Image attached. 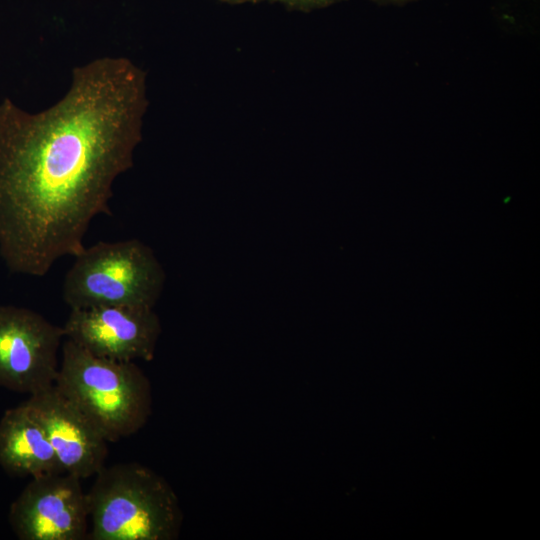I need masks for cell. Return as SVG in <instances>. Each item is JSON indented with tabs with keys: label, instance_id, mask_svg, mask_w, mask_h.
Wrapping results in <instances>:
<instances>
[{
	"label": "cell",
	"instance_id": "6da1fadb",
	"mask_svg": "<svg viewBox=\"0 0 540 540\" xmlns=\"http://www.w3.org/2000/svg\"><path fill=\"white\" fill-rule=\"evenodd\" d=\"M147 107L146 74L124 57L75 67L65 96L40 113L0 104V256L11 272L43 277L85 247L133 167Z\"/></svg>",
	"mask_w": 540,
	"mask_h": 540
},
{
	"label": "cell",
	"instance_id": "7a4b0ae2",
	"mask_svg": "<svg viewBox=\"0 0 540 540\" xmlns=\"http://www.w3.org/2000/svg\"><path fill=\"white\" fill-rule=\"evenodd\" d=\"M91 540H173L182 511L168 482L135 462L104 466L86 493Z\"/></svg>",
	"mask_w": 540,
	"mask_h": 540
},
{
	"label": "cell",
	"instance_id": "3957f363",
	"mask_svg": "<svg viewBox=\"0 0 540 540\" xmlns=\"http://www.w3.org/2000/svg\"><path fill=\"white\" fill-rule=\"evenodd\" d=\"M61 352L54 386L108 442L144 426L151 414V386L135 362L95 356L67 338Z\"/></svg>",
	"mask_w": 540,
	"mask_h": 540
},
{
	"label": "cell",
	"instance_id": "277c9868",
	"mask_svg": "<svg viewBox=\"0 0 540 540\" xmlns=\"http://www.w3.org/2000/svg\"><path fill=\"white\" fill-rule=\"evenodd\" d=\"M74 257L62 288L70 309H153L163 292L165 270L152 248L139 239L97 242Z\"/></svg>",
	"mask_w": 540,
	"mask_h": 540
},
{
	"label": "cell",
	"instance_id": "5b68a950",
	"mask_svg": "<svg viewBox=\"0 0 540 540\" xmlns=\"http://www.w3.org/2000/svg\"><path fill=\"white\" fill-rule=\"evenodd\" d=\"M63 338V327L40 313L0 305V386L29 395L53 386Z\"/></svg>",
	"mask_w": 540,
	"mask_h": 540
},
{
	"label": "cell",
	"instance_id": "8992f818",
	"mask_svg": "<svg viewBox=\"0 0 540 540\" xmlns=\"http://www.w3.org/2000/svg\"><path fill=\"white\" fill-rule=\"evenodd\" d=\"M9 522L20 540H83L89 510L81 479L55 472L31 478L11 504Z\"/></svg>",
	"mask_w": 540,
	"mask_h": 540
},
{
	"label": "cell",
	"instance_id": "52a82bcc",
	"mask_svg": "<svg viewBox=\"0 0 540 540\" xmlns=\"http://www.w3.org/2000/svg\"><path fill=\"white\" fill-rule=\"evenodd\" d=\"M65 338L95 356L122 362L150 361L161 334L153 309L99 306L70 309Z\"/></svg>",
	"mask_w": 540,
	"mask_h": 540
},
{
	"label": "cell",
	"instance_id": "ba28073f",
	"mask_svg": "<svg viewBox=\"0 0 540 540\" xmlns=\"http://www.w3.org/2000/svg\"><path fill=\"white\" fill-rule=\"evenodd\" d=\"M25 402L42 424L63 472L85 479L105 466L108 441L54 385Z\"/></svg>",
	"mask_w": 540,
	"mask_h": 540
},
{
	"label": "cell",
	"instance_id": "9c48e42d",
	"mask_svg": "<svg viewBox=\"0 0 540 540\" xmlns=\"http://www.w3.org/2000/svg\"><path fill=\"white\" fill-rule=\"evenodd\" d=\"M0 466L15 477L63 472L42 424L26 402L8 409L0 420Z\"/></svg>",
	"mask_w": 540,
	"mask_h": 540
},
{
	"label": "cell",
	"instance_id": "30bf717a",
	"mask_svg": "<svg viewBox=\"0 0 540 540\" xmlns=\"http://www.w3.org/2000/svg\"><path fill=\"white\" fill-rule=\"evenodd\" d=\"M271 3L282 4L288 8L302 11L311 12L314 10H320L332 5L344 2L347 0H263Z\"/></svg>",
	"mask_w": 540,
	"mask_h": 540
},
{
	"label": "cell",
	"instance_id": "8fae6325",
	"mask_svg": "<svg viewBox=\"0 0 540 540\" xmlns=\"http://www.w3.org/2000/svg\"><path fill=\"white\" fill-rule=\"evenodd\" d=\"M370 1L378 5H384V6H387V5L401 6V5L408 4V3L418 1V0H370Z\"/></svg>",
	"mask_w": 540,
	"mask_h": 540
},
{
	"label": "cell",
	"instance_id": "7c38bea8",
	"mask_svg": "<svg viewBox=\"0 0 540 540\" xmlns=\"http://www.w3.org/2000/svg\"><path fill=\"white\" fill-rule=\"evenodd\" d=\"M224 3L228 4H245V3H258L262 2L263 0H218Z\"/></svg>",
	"mask_w": 540,
	"mask_h": 540
}]
</instances>
